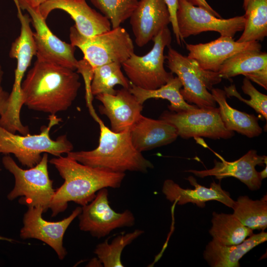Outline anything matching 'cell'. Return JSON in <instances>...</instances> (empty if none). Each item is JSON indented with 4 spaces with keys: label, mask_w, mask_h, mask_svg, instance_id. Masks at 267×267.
<instances>
[{
    "label": "cell",
    "mask_w": 267,
    "mask_h": 267,
    "mask_svg": "<svg viewBox=\"0 0 267 267\" xmlns=\"http://www.w3.org/2000/svg\"><path fill=\"white\" fill-rule=\"evenodd\" d=\"M79 79L74 70L37 59L22 83L24 105L50 115L66 111L77 96Z\"/></svg>",
    "instance_id": "1"
},
{
    "label": "cell",
    "mask_w": 267,
    "mask_h": 267,
    "mask_svg": "<svg viewBox=\"0 0 267 267\" xmlns=\"http://www.w3.org/2000/svg\"><path fill=\"white\" fill-rule=\"evenodd\" d=\"M49 162L64 180L55 190L49 205L52 217L64 211L69 202L82 207L91 202L100 189L120 187L126 175L86 165L67 156L55 157Z\"/></svg>",
    "instance_id": "2"
},
{
    "label": "cell",
    "mask_w": 267,
    "mask_h": 267,
    "mask_svg": "<svg viewBox=\"0 0 267 267\" xmlns=\"http://www.w3.org/2000/svg\"><path fill=\"white\" fill-rule=\"evenodd\" d=\"M97 123L100 128L98 146L89 151H72L66 154L67 156L83 164L115 173H146L154 168L152 163L134 146L130 130L115 133L101 119Z\"/></svg>",
    "instance_id": "3"
},
{
    "label": "cell",
    "mask_w": 267,
    "mask_h": 267,
    "mask_svg": "<svg viewBox=\"0 0 267 267\" xmlns=\"http://www.w3.org/2000/svg\"><path fill=\"white\" fill-rule=\"evenodd\" d=\"M48 124L41 128L39 134L26 135L12 133L0 126V154H13L24 166L31 168L41 160L42 153H46L55 157L73 151V145L66 134L51 138L50 131L58 125L61 119L55 114H50Z\"/></svg>",
    "instance_id": "4"
},
{
    "label": "cell",
    "mask_w": 267,
    "mask_h": 267,
    "mask_svg": "<svg viewBox=\"0 0 267 267\" xmlns=\"http://www.w3.org/2000/svg\"><path fill=\"white\" fill-rule=\"evenodd\" d=\"M71 44L82 51L84 59L92 70L112 62L122 64L134 53L133 41L127 31L121 26L91 37L81 34L73 25L70 28Z\"/></svg>",
    "instance_id": "5"
},
{
    "label": "cell",
    "mask_w": 267,
    "mask_h": 267,
    "mask_svg": "<svg viewBox=\"0 0 267 267\" xmlns=\"http://www.w3.org/2000/svg\"><path fill=\"white\" fill-rule=\"evenodd\" d=\"M2 163L15 178V184L8 194L7 198L13 200L22 196L19 202L28 207H41L46 212L49 208L55 190L50 178L47 168L48 154H43L41 161L29 169L20 168L12 158L5 155Z\"/></svg>",
    "instance_id": "6"
},
{
    "label": "cell",
    "mask_w": 267,
    "mask_h": 267,
    "mask_svg": "<svg viewBox=\"0 0 267 267\" xmlns=\"http://www.w3.org/2000/svg\"><path fill=\"white\" fill-rule=\"evenodd\" d=\"M152 48L146 54L134 53L122 63V67L131 84L147 90H153L166 84L174 76L164 68V49L172 41L171 33L167 27L152 40Z\"/></svg>",
    "instance_id": "7"
},
{
    "label": "cell",
    "mask_w": 267,
    "mask_h": 267,
    "mask_svg": "<svg viewBox=\"0 0 267 267\" xmlns=\"http://www.w3.org/2000/svg\"><path fill=\"white\" fill-rule=\"evenodd\" d=\"M159 119L176 129L182 138L204 137L212 139H228L234 135L227 130L220 117L219 108L197 107L179 112L164 111Z\"/></svg>",
    "instance_id": "8"
},
{
    "label": "cell",
    "mask_w": 267,
    "mask_h": 267,
    "mask_svg": "<svg viewBox=\"0 0 267 267\" xmlns=\"http://www.w3.org/2000/svg\"><path fill=\"white\" fill-rule=\"evenodd\" d=\"M176 19L181 43L190 36L207 31H215L222 36L233 38L236 33L243 30L245 21L244 15L228 19L218 18L185 0H178Z\"/></svg>",
    "instance_id": "9"
},
{
    "label": "cell",
    "mask_w": 267,
    "mask_h": 267,
    "mask_svg": "<svg viewBox=\"0 0 267 267\" xmlns=\"http://www.w3.org/2000/svg\"><path fill=\"white\" fill-rule=\"evenodd\" d=\"M78 217L80 230L97 238L106 236L116 228L131 227L135 220L129 210L117 213L111 208L107 188L100 189L91 202L82 206Z\"/></svg>",
    "instance_id": "10"
},
{
    "label": "cell",
    "mask_w": 267,
    "mask_h": 267,
    "mask_svg": "<svg viewBox=\"0 0 267 267\" xmlns=\"http://www.w3.org/2000/svg\"><path fill=\"white\" fill-rule=\"evenodd\" d=\"M165 59L171 72L176 74L182 84L180 92L186 102L199 108L216 107V102L202 81L207 76L206 70L171 47Z\"/></svg>",
    "instance_id": "11"
},
{
    "label": "cell",
    "mask_w": 267,
    "mask_h": 267,
    "mask_svg": "<svg viewBox=\"0 0 267 267\" xmlns=\"http://www.w3.org/2000/svg\"><path fill=\"white\" fill-rule=\"evenodd\" d=\"M18 2L22 10L29 13L31 23L35 29L33 32L36 45L37 59L75 70L79 65L75 56L76 47L62 41L53 34L41 15L39 8L30 7L23 2Z\"/></svg>",
    "instance_id": "12"
},
{
    "label": "cell",
    "mask_w": 267,
    "mask_h": 267,
    "mask_svg": "<svg viewBox=\"0 0 267 267\" xmlns=\"http://www.w3.org/2000/svg\"><path fill=\"white\" fill-rule=\"evenodd\" d=\"M81 211L82 207H77L69 217L62 220L49 222L42 217L44 211L41 207H28L24 215L20 237L23 239L35 238L44 242L55 251L58 258L62 260L67 254L63 245L64 235Z\"/></svg>",
    "instance_id": "13"
},
{
    "label": "cell",
    "mask_w": 267,
    "mask_h": 267,
    "mask_svg": "<svg viewBox=\"0 0 267 267\" xmlns=\"http://www.w3.org/2000/svg\"><path fill=\"white\" fill-rule=\"evenodd\" d=\"M214 153L221 161L215 159L213 168L200 171L188 170L185 172L192 173L200 178L214 176L220 181L227 177H234L244 183L251 190L260 189L263 179L255 167L267 164L266 156L259 155L256 150L252 149L238 160L229 162L219 154Z\"/></svg>",
    "instance_id": "14"
},
{
    "label": "cell",
    "mask_w": 267,
    "mask_h": 267,
    "mask_svg": "<svg viewBox=\"0 0 267 267\" xmlns=\"http://www.w3.org/2000/svg\"><path fill=\"white\" fill-rule=\"evenodd\" d=\"M187 57L205 70L218 72L223 63L234 55L246 50H261L259 42L240 43L233 38L221 36L205 44H186Z\"/></svg>",
    "instance_id": "15"
},
{
    "label": "cell",
    "mask_w": 267,
    "mask_h": 267,
    "mask_svg": "<svg viewBox=\"0 0 267 267\" xmlns=\"http://www.w3.org/2000/svg\"><path fill=\"white\" fill-rule=\"evenodd\" d=\"M55 9L68 13L74 21L77 30L84 36L91 37L111 29L109 19L92 8L86 0H46L39 8L45 20Z\"/></svg>",
    "instance_id": "16"
},
{
    "label": "cell",
    "mask_w": 267,
    "mask_h": 267,
    "mask_svg": "<svg viewBox=\"0 0 267 267\" xmlns=\"http://www.w3.org/2000/svg\"><path fill=\"white\" fill-rule=\"evenodd\" d=\"M130 23L139 47L147 44L171 23L165 0H139L130 17Z\"/></svg>",
    "instance_id": "17"
},
{
    "label": "cell",
    "mask_w": 267,
    "mask_h": 267,
    "mask_svg": "<svg viewBox=\"0 0 267 267\" xmlns=\"http://www.w3.org/2000/svg\"><path fill=\"white\" fill-rule=\"evenodd\" d=\"M95 98L102 103L99 112L109 119L114 132L130 130L142 115V104L128 89L116 90L114 94H99Z\"/></svg>",
    "instance_id": "18"
},
{
    "label": "cell",
    "mask_w": 267,
    "mask_h": 267,
    "mask_svg": "<svg viewBox=\"0 0 267 267\" xmlns=\"http://www.w3.org/2000/svg\"><path fill=\"white\" fill-rule=\"evenodd\" d=\"M186 179L194 186V189H184L172 179L165 180L162 191L166 198L171 202H174L179 205L192 203L201 208L205 206L206 202L216 200L233 208L235 201L231 198L229 192L222 188L220 183L213 181L210 187H206L198 183L192 176H189Z\"/></svg>",
    "instance_id": "19"
},
{
    "label": "cell",
    "mask_w": 267,
    "mask_h": 267,
    "mask_svg": "<svg viewBox=\"0 0 267 267\" xmlns=\"http://www.w3.org/2000/svg\"><path fill=\"white\" fill-rule=\"evenodd\" d=\"M218 73L226 79L244 75L267 89V53L261 50L240 52L225 61Z\"/></svg>",
    "instance_id": "20"
},
{
    "label": "cell",
    "mask_w": 267,
    "mask_h": 267,
    "mask_svg": "<svg viewBox=\"0 0 267 267\" xmlns=\"http://www.w3.org/2000/svg\"><path fill=\"white\" fill-rule=\"evenodd\" d=\"M130 134L134 146L141 153L170 144L178 136L171 124L142 115L130 129Z\"/></svg>",
    "instance_id": "21"
},
{
    "label": "cell",
    "mask_w": 267,
    "mask_h": 267,
    "mask_svg": "<svg viewBox=\"0 0 267 267\" xmlns=\"http://www.w3.org/2000/svg\"><path fill=\"white\" fill-rule=\"evenodd\" d=\"M17 10V16L21 24L19 36L12 43L9 55L17 60L12 87L14 90H21L22 80L25 72L30 65L33 57L36 54V45L33 32L30 23L31 19L29 15L23 14L17 1H14Z\"/></svg>",
    "instance_id": "22"
},
{
    "label": "cell",
    "mask_w": 267,
    "mask_h": 267,
    "mask_svg": "<svg viewBox=\"0 0 267 267\" xmlns=\"http://www.w3.org/2000/svg\"><path fill=\"white\" fill-rule=\"evenodd\" d=\"M267 240V233L264 231L253 233L236 245H224L213 239L206 245L203 257L211 267H239V260L244 255Z\"/></svg>",
    "instance_id": "23"
},
{
    "label": "cell",
    "mask_w": 267,
    "mask_h": 267,
    "mask_svg": "<svg viewBox=\"0 0 267 267\" xmlns=\"http://www.w3.org/2000/svg\"><path fill=\"white\" fill-rule=\"evenodd\" d=\"M211 94L219 105L221 119L225 128L236 132L249 138L260 135L262 129L258 123V118L254 114L240 111L231 107L226 101L224 90L212 88Z\"/></svg>",
    "instance_id": "24"
},
{
    "label": "cell",
    "mask_w": 267,
    "mask_h": 267,
    "mask_svg": "<svg viewBox=\"0 0 267 267\" xmlns=\"http://www.w3.org/2000/svg\"><path fill=\"white\" fill-rule=\"evenodd\" d=\"M211 222L209 233L213 240L222 245L240 244L253 233V230L244 225L233 214L214 212Z\"/></svg>",
    "instance_id": "25"
},
{
    "label": "cell",
    "mask_w": 267,
    "mask_h": 267,
    "mask_svg": "<svg viewBox=\"0 0 267 267\" xmlns=\"http://www.w3.org/2000/svg\"><path fill=\"white\" fill-rule=\"evenodd\" d=\"M130 84L129 90L141 104L148 99L161 98L169 101L168 108L171 111L179 112L197 107L189 104L183 99L180 92L182 84L178 77H174L164 85L153 90L145 89Z\"/></svg>",
    "instance_id": "26"
},
{
    "label": "cell",
    "mask_w": 267,
    "mask_h": 267,
    "mask_svg": "<svg viewBox=\"0 0 267 267\" xmlns=\"http://www.w3.org/2000/svg\"><path fill=\"white\" fill-rule=\"evenodd\" d=\"M245 10L244 29L236 41H263L267 36V0H249Z\"/></svg>",
    "instance_id": "27"
},
{
    "label": "cell",
    "mask_w": 267,
    "mask_h": 267,
    "mask_svg": "<svg viewBox=\"0 0 267 267\" xmlns=\"http://www.w3.org/2000/svg\"><path fill=\"white\" fill-rule=\"evenodd\" d=\"M235 202L233 215L244 225L252 230L264 231L267 228V195L256 200L247 196H241Z\"/></svg>",
    "instance_id": "28"
},
{
    "label": "cell",
    "mask_w": 267,
    "mask_h": 267,
    "mask_svg": "<svg viewBox=\"0 0 267 267\" xmlns=\"http://www.w3.org/2000/svg\"><path fill=\"white\" fill-rule=\"evenodd\" d=\"M121 67V63L112 62L95 68L90 84L91 94H114L116 92L114 87L117 85L129 89L130 82L123 73Z\"/></svg>",
    "instance_id": "29"
},
{
    "label": "cell",
    "mask_w": 267,
    "mask_h": 267,
    "mask_svg": "<svg viewBox=\"0 0 267 267\" xmlns=\"http://www.w3.org/2000/svg\"><path fill=\"white\" fill-rule=\"evenodd\" d=\"M143 233V230L136 229L132 232L118 235L110 244L106 240L96 246L94 253L104 267H123L121 261L123 250Z\"/></svg>",
    "instance_id": "30"
},
{
    "label": "cell",
    "mask_w": 267,
    "mask_h": 267,
    "mask_svg": "<svg viewBox=\"0 0 267 267\" xmlns=\"http://www.w3.org/2000/svg\"><path fill=\"white\" fill-rule=\"evenodd\" d=\"M110 21L112 28L121 26L129 19L138 0H89Z\"/></svg>",
    "instance_id": "31"
},
{
    "label": "cell",
    "mask_w": 267,
    "mask_h": 267,
    "mask_svg": "<svg viewBox=\"0 0 267 267\" xmlns=\"http://www.w3.org/2000/svg\"><path fill=\"white\" fill-rule=\"evenodd\" d=\"M241 89L243 92L249 95L250 99H244L237 91L234 85L224 87L227 97L234 96L253 108L257 113L267 119V95L260 92L252 85L250 80L245 77Z\"/></svg>",
    "instance_id": "32"
},
{
    "label": "cell",
    "mask_w": 267,
    "mask_h": 267,
    "mask_svg": "<svg viewBox=\"0 0 267 267\" xmlns=\"http://www.w3.org/2000/svg\"><path fill=\"white\" fill-rule=\"evenodd\" d=\"M165 1L167 5L170 12L171 23L173 28L174 34L177 44L180 46L182 43L179 37L176 19V14L178 6V0H165Z\"/></svg>",
    "instance_id": "33"
},
{
    "label": "cell",
    "mask_w": 267,
    "mask_h": 267,
    "mask_svg": "<svg viewBox=\"0 0 267 267\" xmlns=\"http://www.w3.org/2000/svg\"><path fill=\"white\" fill-rule=\"evenodd\" d=\"M3 75V71L0 64V116L5 111L7 105L9 93L3 90L1 82Z\"/></svg>",
    "instance_id": "34"
},
{
    "label": "cell",
    "mask_w": 267,
    "mask_h": 267,
    "mask_svg": "<svg viewBox=\"0 0 267 267\" xmlns=\"http://www.w3.org/2000/svg\"><path fill=\"white\" fill-rule=\"evenodd\" d=\"M191 4L203 8L209 12L210 13L218 18H221V15L216 12L211 6L207 3L206 0H185Z\"/></svg>",
    "instance_id": "35"
},
{
    "label": "cell",
    "mask_w": 267,
    "mask_h": 267,
    "mask_svg": "<svg viewBox=\"0 0 267 267\" xmlns=\"http://www.w3.org/2000/svg\"><path fill=\"white\" fill-rule=\"evenodd\" d=\"M46 0H17L18 2H23L32 8H38Z\"/></svg>",
    "instance_id": "36"
},
{
    "label": "cell",
    "mask_w": 267,
    "mask_h": 267,
    "mask_svg": "<svg viewBox=\"0 0 267 267\" xmlns=\"http://www.w3.org/2000/svg\"><path fill=\"white\" fill-rule=\"evenodd\" d=\"M267 164H266L265 168L262 172H260V176L263 179L264 178H266L267 177Z\"/></svg>",
    "instance_id": "37"
},
{
    "label": "cell",
    "mask_w": 267,
    "mask_h": 267,
    "mask_svg": "<svg viewBox=\"0 0 267 267\" xmlns=\"http://www.w3.org/2000/svg\"><path fill=\"white\" fill-rule=\"evenodd\" d=\"M1 240L5 241L10 242H14V240L11 238H9L7 237H5L3 236H0V241Z\"/></svg>",
    "instance_id": "38"
},
{
    "label": "cell",
    "mask_w": 267,
    "mask_h": 267,
    "mask_svg": "<svg viewBox=\"0 0 267 267\" xmlns=\"http://www.w3.org/2000/svg\"><path fill=\"white\" fill-rule=\"evenodd\" d=\"M249 0H243V7L244 8V9H246V7L247 6V4H248V3L249 2Z\"/></svg>",
    "instance_id": "39"
}]
</instances>
